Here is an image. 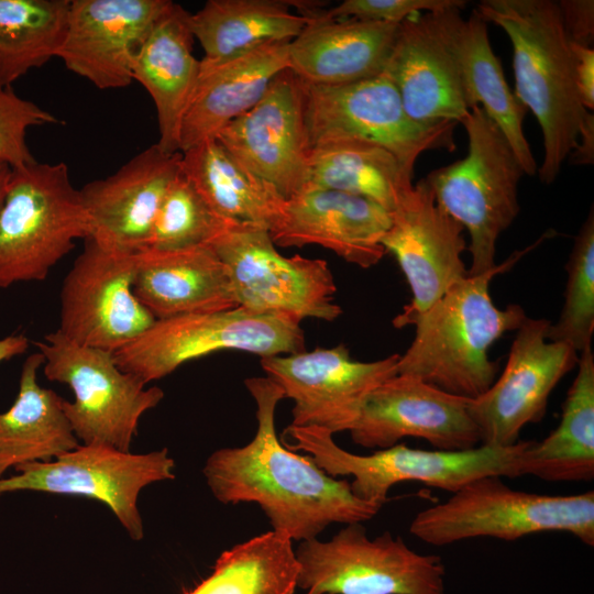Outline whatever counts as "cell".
Masks as SVG:
<instances>
[{
    "instance_id": "cell-1",
    "label": "cell",
    "mask_w": 594,
    "mask_h": 594,
    "mask_svg": "<svg viewBox=\"0 0 594 594\" xmlns=\"http://www.w3.org/2000/svg\"><path fill=\"white\" fill-rule=\"evenodd\" d=\"M245 387L256 404L257 429L243 447L212 452L204 466L212 495L222 504L256 503L273 527L292 540L317 538L331 524L372 519L381 505L356 497L346 480L318 468L280 443L275 410L285 398L272 378L249 377Z\"/></svg>"
},
{
    "instance_id": "cell-2",
    "label": "cell",
    "mask_w": 594,
    "mask_h": 594,
    "mask_svg": "<svg viewBox=\"0 0 594 594\" xmlns=\"http://www.w3.org/2000/svg\"><path fill=\"white\" fill-rule=\"evenodd\" d=\"M476 11L498 25L513 46L515 95L536 117L543 160L537 170L553 183L576 147L592 111L584 108L575 81L574 55L553 0H483Z\"/></svg>"
},
{
    "instance_id": "cell-3",
    "label": "cell",
    "mask_w": 594,
    "mask_h": 594,
    "mask_svg": "<svg viewBox=\"0 0 594 594\" xmlns=\"http://www.w3.org/2000/svg\"><path fill=\"white\" fill-rule=\"evenodd\" d=\"M525 253L503 264L468 275L417 316L415 337L397 364L398 374L413 375L449 394L475 399L496 380L498 364L490 360L492 344L516 331L527 316L520 305L502 309L490 295V283Z\"/></svg>"
},
{
    "instance_id": "cell-4",
    "label": "cell",
    "mask_w": 594,
    "mask_h": 594,
    "mask_svg": "<svg viewBox=\"0 0 594 594\" xmlns=\"http://www.w3.org/2000/svg\"><path fill=\"white\" fill-rule=\"evenodd\" d=\"M324 428L289 425L283 444L304 451L328 475H350L352 493L362 501L381 506L389 490L402 482H419L451 494L468 483L485 477H516L519 457L530 441L519 440L509 447L480 444L473 449L447 451L421 450L398 443L372 454L360 455L340 448Z\"/></svg>"
},
{
    "instance_id": "cell-5",
    "label": "cell",
    "mask_w": 594,
    "mask_h": 594,
    "mask_svg": "<svg viewBox=\"0 0 594 594\" xmlns=\"http://www.w3.org/2000/svg\"><path fill=\"white\" fill-rule=\"evenodd\" d=\"M409 531L438 547L483 537L513 541L546 531L568 532L593 547L594 492L543 495L514 490L501 476H485L420 510Z\"/></svg>"
},
{
    "instance_id": "cell-6",
    "label": "cell",
    "mask_w": 594,
    "mask_h": 594,
    "mask_svg": "<svg viewBox=\"0 0 594 594\" xmlns=\"http://www.w3.org/2000/svg\"><path fill=\"white\" fill-rule=\"evenodd\" d=\"M468 153L430 172L435 200L470 234L469 275L494 268L496 242L519 213L518 185L525 172L507 140L480 106L461 122Z\"/></svg>"
},
{
    "instance_id": "cell-7",
    "label": "cell",
    "mask_w": 594,
    "mask_h": 594,
    "mask_svg": "<svg viewBox=\"0 0 594 594\" xmlns=\"http://www.w3.org/2000/svg\"><path fill=\"white\" fill-rule=\"evenodd\" d=\"M91 223L63 163L12 168L0 208V288L43 280Z\"/></svg>"
},
{
    "instance_id": "cell-8",
    "label": "cell",
    "mask_w": 594,
    "mask_h": 594,
    "mask_svg": "<svg viewBox=\"0 0 594 594\" xmlns=\"http://www.w3.org/2000/svg\"><path fill=\"white\" fill-rule=\"evenodd\" d=\"M44 355L47 380L66 384L74 400H65L66 418L78 440L129 452L140 418L164 398L157 386L121 370L113 353L78 344L58 330L35 343Z\"/></svg>"
},
{
    "instance_id": "cell-9",
    "label": "cell",
    "mask_w": 594,
    "mask_h": 594,
    "mask_svg": "<svg viewBox=\"0 0 594 594\" xmlns=\"http://www.w3.org/2000/svg\"><path fill=\"white\" fill-rule=\"evenodd\" d=\"M224 350L261 358L298 353L306 350L305 334L293 317L235 307L155 320L113 359L121 370L148 384L188 361Z\"/></svg>"
},
{
    "instance_id": "cell-10",
    "label": "cell",
    "mask_w": 594,
    "mask_h": 594,
    "mask_svg": "<svg viewBox=\"0 0 594 594\" xmlns=\"http://www.w3.org/2000/svg\"><path fill=\"white\" fill-rule=\"evenodd\" d=\"M297 587L306 594H446L442 559L410 549L389 531L371 539L362 522L330 540L300 541Z\"/></svg>"
},
{
    "instance_id": "cell-11",
    "label": "cell",
    "mask_w": 594,
    "mask_h": 594,
    "mask_svg": "<svg viewBox=\"0 0 594 594\" xmlns=\"http://www.w3.org/2000/svg\"><path fill=\"white\" fill-rule=\"evenodd\" d=\"M301 84L310 148L338 140L369 141L388 150L414 173L424 152L455 147L457 122L421 124L411 120L384 73L342 85Z\"/></svg>"
},
{
    "instance_id": "cell-12",
    "label": "cell",
    "mask_w": 594,
    "mask_h": 594,
    "mask_svg": "<svg viewBox=\"0 0 594 594\" xmlns=\"http://www.w3.org/2000/svg\"><path fill=\"white\" fill-rule=\"evenodd\" d=\"M209 246L227 266L238 302L256 314L333 321L341 314L328 263L299 254L287 257L268 229L238 222Z\"/></svg>"
},
{
    "instance_id": "cell-13",
    "label": "cell",
    "mask_w": 594,
    "mask_h": 594,
    "mask_svg": "<svg viewBox=\"0 0 594 594\" xmlns=\"http://www.w3.org/2000/svg\"><path fill=\"white\" fill-rule=\"evenodd\" d=\"M175 462L166 448L135 454L97 444H80L47 462L19 465L0 479V496L32 491L92 498L107 505L133 540L144 537L138 501L141 491L172 480Z\"/></svg>"
},
{
    "instance_id": "cell-14",
    "label": "cell",
    "mask_w": 594,
    "mask_h": 594,
    "mask_svg": "<svg viewBox=\"0 0 594 594\" xmlns=\"http://www.w3.org/2000/svg\"><path fill=\"white\" fill-rule=\"evenodd\" d=\"M84 241L63 282L57 330L78 344L114 353L156 319L133 292L135 252Z\"/></svg>"
},
{
    "instance_id": "cell-15",
    "label": "cell",
    "mask_w": 594,
    "mask_h": 594,
    "mask_svg": "<svg viewBox=\"0 0 594 594\" xmlns=\"http://www.w3.org/2000/svg\"><path fill=\"white\" fill-rule=\"evenodd\" d=\"M547 319L526 318L516 330L506 365L481 396L470 402L481 444L509 447L525 426L546 415L551 392L579 361L568 343L551 341Z\"/></svg>"
},
{
    "instance_id": "cell-16",
    "label": "cell",
    "mask_w": 594,
    "mask_h": 594,
    "mask_svg": "<svg viewBox=\"0 0 594 594\" xmlns=\"http://www.w3.org/2000/svg\"><path fill=\"white\" fill-rule=\"evenodd\" d=\"M399 354L372 362L351 358L339 344L328 349L261 358V366L294 402L290 425L349 431L369 397L397 374Z\"/></svg>"
},
{
    "instance_id": "cell-17",
    "label": "cell",
    "mask_w": 594,
    "mask_h": 594,
    "mask_svg": "<svg viewBox=\"0 0 594 594\" xmlns=\"http://www.w3.org/2000/svg\"><path fill=\"white\" fill-rule=\"evenodd\" d=\"M464 228L435 200L425 178L418 180L392 212L382 239L397 260L411 290V301L394 320L397 328L430 308L469 272L462 260Z\"/></svg>"
},
{
    "instance_id": "cell-18",
    "label": "cell",
    "mask_w": 594,
    "mask_h": 594,
    "mask_svg": "<svg viewBox=\"0 0 594 594\" xmlns=\"http://www.w3.org/2000/svg\"><path fill=\"white\" fill-rule=\"evenodd\" d=\"M470 402L397 373L369 395L349 432L356 444L376 450L406 437L424 439L437 450L473 449L481 435Z\"/></svg>"
},
{
    "instance_id": "cell-19",
    "label": "cell",
    "mask_w": 594,
    "mask_h": 594,
    "mask_svg": "<svg viewBox=\"0 0 594 594\" xmlns=\"http://www.w3.org/2000/svg\"><path fill=\"white\" fill-rule=\"evenodd\" d=\"M215 138L286 199L302 191L310 147L301 80L289 68L284 69L255 106L224 125Z\"/></svg>"
},
{
    "instance_id": "cell-20",
    "label": "cell",
    "mask_w": 594,
    "mask_h": 594,
    "mask_svg": "<svg viewBox=\"0 0 594 594\" xmlns=\"http://www.w3.org/2000/svg\"><path fill=\"white\" fill-rule=\"evenodd\" d=\"M169 0H70L56 57L99 89L127 87L134 58Z\"/></svg>"
},
{
    "instance_id": "cell-21",
    "label": "cell",
    "mask_w": 594,
    "mask_h": 594,
    "mask_svg": "<svg viewBox=\"0 0 594 594\" xmlns=\"http://www.w3.org/2000/svg\"><path fill=\"white\" fill-rule=\"evenodd\" d=\"M441 11L417 13L399 23L383 72L407 116L421 124L461 123L470 111Z\"/></svg>"
},
{
    "instance_id": "cell-22",
    "label": "cell",
    "mask_w": 594,
    "mask_h": 594,
    "mask_svg": "<svg viewBox=\"0 0 594 594\" xmlns=\"http://www.w3.org/2000/svg\"><path fill=\"white\" fill-rule=\"evenodd\" d=\"M391 223L392 213L367 198L308 188L286 199L280 218L268 232L275 245L316 244L369 268L387 253L382 239Z\"/></svg>"
},
{
    "instance_id": "cell-23",
    "label": "cell",
    "mask_w": 594,
    "mask_h": 594,
    "mask_svg": "<svg viewBox=\"0 0 594 594\" xmlns=\"http://www.w3.org/2000/svg\"><path fill=\"white\" fill-rule=\"evenodd\" d=\"M180 162V152L167 154L153 144L112 175L86 184L79 190L91 223L88 238L128 252L146 248Z\"/></svg>"
},
{
    "instance_id": "cell-24",
    "label": "cell",
    "mask_w": 594,
    "mask_h": 594,
    "mask_svg": "<svg viewBox=\"0 0 594 594\" xmlns=\"http://www.w3.org/2000/svg\"><path fill=\"white\" fill-rule=\"evenodd\" d=\"M323 4L304 1L298 12L309 18L289 42L288 68L310 85H342L384 72L398 25L355 19H329Z\"/></svg>"
},
{
    "instance_id": "cell-25",
    "label": "cell",
    "mask_w": 594,
    "mask_h": 594,
    "mask_svg": "<svg viewBox=\"0 0 594 594\" xmlns=\"http://www.w3.org/2000/svg\"><path fill=\"white\" fill-rule=\"evenodd\" d=\"M290 41L261 44L242 54L200 59L198 78L179 130V152L215 138L255 106L277 74L288 68Z\"/></svg>"
},
{
    "instance_id": "cell-26",
    "label": "cell",
    "mask_w": 594,
    "mask_h": 594,
    "mask_svg": "<svg viewBox=\"0 0 594 594\" xmlns=\"http://www.w3.org/2000/svg\"><path fill=\"white\" fill-rule=\"evenodd\" d=\"M134 255V295L156 320L238 307L227 266L209 245Z\"/></svg>"
},
{
    "instance_id": "cell-27",
    "label": "cell",
    "mask_w": 594,
    "mask_h": 594,
    "mask_svg": "<svg viewBox=\"0 0 594 594\" xmlns=\"http://www.w3.org/2000/svg\"><path fill=\"white\" fill-rule=\"evenodd\" d=\"M190 13L173 1L139 50L132 78L150 94L156 108L160 148L179 152V130L200 67L193 54Z\"/></svg>"
},
{
    "instance_id": "cell-28",
    "label": "cell",
    "mask_w": 594,
    "mask_h": 594,
    "mask_svg": "<svg viewBox=\"0 0 594 594\" xmlns=\"http://www.w3.org/2000/svg\"><path fill=\"white\" fill-rule=\"evenodd\" d=\"M441 15L469 108L480 106L507 140L525 174H537L538 166L522 131L527 108L505 79L490 44L485 20L476 10L464 20L458 8L442 10Z\"/></svg>"
},
{
    "instance_id": "cell-29",
    "label": "cell",
    "mask_w": 594,
    "mask_h": 594,
    "mask_svg": "<svg viewBox=\"0 0 594 594\" xmlns=\"http://www.w3.org/2000/svg\"><path fill=\"white\" fill-rule=\"evenodd\" d=\"M44 362L41 352L25 359L16 398L0 413V479L10 469L52 461L80 446L65 416L64 398L37 383Z\"/></svg>"
},
{
    "instance_id": "cell-30",
    "label": "cell",
    "mask_w": 594,
    "mask_h": 594,
    "mask_svg": "<svg viewBox=\"0 0 594 594\" xmlns=\"http://www.w3.org/2000/svg\"><path fill=\"white\" fill-rule=\"evenodd\" d=\"M180 153L182 173L218 215L268 230L278 221L286 198L217 138L206 139Z\"/></svg>"
},
{
    "instance_id": "cell-31",
    "label": "cell",
    "mask_w": 594,
    "mask_h": 594,
    "mask_svg": "<svg viewBox=\"0 0 594 594\" xmlns=\"http://www.w3.org/2000/svg\"><path fill=\"white\" fill-rule=\"evenodd\" d=\"M578 373L566 394L561 420L541 441H530L519 457L518 475L550 482L594 477V355L580 353Z\"/></svg>"
},
{
    "instance_id": "cell-32",
    "label": "cell",
    "mask_w": 594,
    "mask_h": 594,
    "mask_svg": "<svg viewBox=\"0 0 594 594\" xmlns=\"http://www.w3.org/2000/svg\"><path fill=\"white\" fill-rule=\"evenodd\" d=\"M413 176L393 153L378 144L338 140L310 148L305 189L361 196L392 213L413 188Z\"/></svg>"
},
{
    "instance_id": "cell-33",
    "label": "cell",
    "mask_w": 594,
    "mask_h": 594,
    "mask_svg": "<svg viewBox=\"0 0 594 594\" xmlns=\"http://www.w3.org/2000/svg\"><path fill=\"white\" fill-rule=\"evenodd\" d=\"M290 7V1L279 0H209L190 13V28L204 58L226 59L267 42L297 37L309 18Z\"/></svg>"
},
{
    "instance_id": "cell-34",
    "label": "cell",
    "mask_w": 594,
    "mask_h": 594,
    "mask_svg": "<svg viewBox=\"0 0 594 594\" xmlns=\"http://www.w3.org/2000/svg\"><path fill=\"white\" fill-rule=\"evenodd\" d=\"M299 564L287 532L270 530L223 551L184 594H294Z\"/></svg>"
},
{
    "instance_id": "cell-35",
    "label": "cell",
    "mask_w": 594,
    "mask_h": 594,
    "mask_svg": "<svg viewBox=\"0 0 594 594\" xmlns=\"http://www.w3.org/2000/svg\"><path fill=\"white\" fill-rule=\"evenodd\" d=\"M70 0H0V86L56 57Z\"/></svg>"
},
{
    "instance_id": "cell-36",
    "label": "cell",
    "mask_w": 594,
    "mask_h": 594,
    "mask_svg": "<svg viewBox=\"0 0 594 594\" xmlns=\"http://www.w3.org/2000/svg\"><path fill=\"white\" fill-rule=\"evenodd\" d=\"M235 223L218 215L180 170L160 206L146 248L209 245Z\"/></svg>"
},
{
    "instance_id": "cell-37",
    "label": "cell",
    "mask_w": 594,
    "mask_h": 594,
    "mask_svg": "<svg viewBox=\"0 0 594 594\" xmlns=\"http://www.w3.org/2000/svg\"><path fill=\"white\" fill-rule=\"evenodd\" d=\"M562 310L548 339L570 344L578 353L591 346L594 333V212L582 223L566 263Z\"/></svg>"
},
{
    "instance_id": "cell-38",
    "label": "cell",
    "mask_w": 594,
    "mask_h": 594,
    "mask_svg": "<svg viewBox=\"0 0 594 594\" xmlns=\"http://www.w3.org/2000/svg\"><path fill=\"white\" fill-rule=\"evenodd\" d=\"M61 122L50 111L19 97L11 87L0 86V160L12 168L36 162L26 143L28 130Z\"/></svg>"
},
{
    "instance_id": "cell-39",
    "label": "cell",
    "mask_w": 594,
    "mask_h": 594,
    "mask_svg": "<svg viewBox=\"0 0 594 594\" xmlns=\"http://www.w3.org/2000/svg\"><path fill=\"white\" fill-rule=\"evenodd\" d=\"M465 6L466 1L463 0H345L336 7L322 9L321 13L329 19L399 24L417 13L450 8L463 10Z\"/></svg>"
},
{
    "instance_id": "cell-40",
    "label": "cell",
    "mask_w": 594,
    "mask_h": 594,
    "mask_svg": "<svg viewBox=\"0 0 594 594\" xmlns=\"http://www.w3.org/2000/svg\"><path fill=\"white\" fill-rule=\"evenodd\" d=\"M562 24L570 42L593 47L594 43V1H557Z\"/></svg>"
},
{
    "instance_id": "cell-41",
    "label": "cell",
    "mask_w": 594,
    "mask_h": 594,
    "mask_svg": "<svg viewBox=\"0 0 594 594\" xmlns=\"http://www.w3.org/2000/svg\"><path fill=\"white\" fill-rule=\"evenodd\" d=\"M578 91L585 109H594V48L571 42Z\"/></svg>"
},
{
    "instance_id": "cell-42",
    "label": "cell",
    "mask_w": 594,
    "mask_h": 594,
    "mask_svg": "<svg viewBox=\"0 0 594 594\" xmlns=\"http://www.w3.org/2000/svg\"><path fill=\"white\" fill-rule=\"evenodd\" d=\"M568 160L573 165H592L594 162V116L591 113L580 134L576 147Z\"/></svg>"
},
{
    "instance_id": "cell-43",
    "label": "cell",
    "mask_w": 594,
    "mask_h": 594,
    "mask_svg": "<svg viewBox=\"0 0 594 594\" xmlns=\"http://www.w3.org/2000/svg\"><path fill=\"white\" fill-rule=\"evenodd\" d=\"M29 339L24 334H11L0 339V363L26 351Z\"/></svg>"
},
{
    "instance_id": "cell-44",
    "label": "cell",
    "mask_w": 594,
    "mask_h": 594,
    "mask_svg": "<svg viewBox=\"0 0 594 594\" xmlns=\"http://www.w3.org/2000/svg\"><path fill=\"white\" fill-rule=\"evenodd\" d=\"M12 174V166L0 160V208L4 201Z\"/></svg>"
}]
</instances>
